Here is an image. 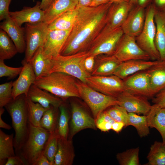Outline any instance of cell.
<instances>
[{"instance_id": "obj_52", "label": "cell", "mask_w": 165, "mask_h": 165, "mask_svg": "<svg viewBox=\"0 0 165 165\" xmlns=\"http://www.w3.org/2000/svg\"><path fill=\"white\" fill-rule=\"evenodd\" d=\"M35 165H52V164L43 154L39 158Z\"/></svg>"}, {"instance_id": "obj_2", "label": "cell", "mask_w": 165, "mask_h": 165, "mask_svg": "<svg viewBox=\"0 0 165 165\" xmlns=\"http://www.w3.org/2000/svg\"><path fill=\"white\" fill-rule=\"evenodd\" d=\"M26 98L25 94H21L5 107L11 117L15 132L13 143L16 155L27 139L29 133V122Z\"/></svg>"}, {"instance_id": "obj_15", "label": "cell", "mask_w": 165, "mask_h": 165, "mask_svg": "<svg viewBox=\"0 0 165 165\" xmlns=\"http://www.w3.org/2000/svg\"><path fill=\"white\" fill-rule=\"evenodd\" d=\"M145 8L137 5L128 13L121 27L124 34L136 37L141 33L145 19Z\"/></svg>"}, {"instance_id": "obj_13", "label": "cell", "mask_w": 165, "mask_h": 165, "mask_svg": "<svg viewBox=\"0 0 165 165\" xmlns=\"http://www.w3.org/2000/svg\"><path fill=\"white\" fill-rule=\"evenodd\" d=\"M147 70L138 72L123 79L125 90L148 99L152 98L154 95Z\"/></svg>"}, {"instance_id": "obj_30", "label": "cell", "mask_w": 165, "mask_h": 165, "mask_svg": "<svg viewBox=\"0 0 165 165\" xmlns=\"http://www.w3.org/2000/svg\"><path fill=\"white\" fill-rule=\"evenodd\" d=\"M77 7L67 11L57 17L48 25L49 30H68L72 29L78 12Z\"/></svg>"}, {"instance_id": "obj_9", "label": "cell", "mask_w": 165, "mask_h": 165, "mask_svg": "<svg viewBox=\"0 0 165 165\" xmlns=\"http://www.w3.org/2000/svg\"><path fill=\"white\" fill-rule=\"evenodd\" d=\"M24 28L26 46L23 66L28 63L39 47H43L49 30L48 25L43 22L26 23Z\"/></svg>"}, {"instance_id": "obj_12", "label": "cell", "mask_w": 165, "mask_h": 165, "mask_svg": "<svg viewBox=\"0 0 165 165\" xmlns=\"http://www.w3.org/2000/svg\"><path fill=\"white\" fill-rule=\"evenodd\" d=\"M71 116L69 124L68 139L72 140L73 136L81 130L86 129L96 130L95 121L80 105L72 102Z\"/></svg>"}, {"instance_id": "obj_32", "label": "cell", "mask_w": 165, "mask_h": 165, "mask_svg": "<svg viewBox=\"0 0 165 165\" xmlns=\"http://www.w3.org/2000/svg\"><path fill=\"white\" fill-rule=\"evenodd\" d=\"M147 158L146 165H165V144L155 141L151 145Z\"/></svg>"}, {"instance_id": "obj_5", "label": "cell", "mask_w": 165, "mask_h": 165, "mask_svg": "<svg viewBox=\"0 0 165 165\" xmlns=\"http://www.w3.org/2000/svg\"><path fill=\"white\" fill-rule=\"evenodd\" d=\"M88 56L87 51H85L67 56L59 54L52 57L50 73H65L86 83V79L91 75L86 70L84 66L85 60Z\"/></svg>"}, {"instance_id": "obj_16", "label": "cell", "mask_w": 165, "mask_h": 165, "mask_svg": "<svg viewBox=\"0 0 165 165\" xmlns=\"http://www.w3.org/2000/svg\"><path fill=\"white\" fill-rule=\"evenodd\" d=\"M71 30H49L43 47L45 53L51 57L60 54Z\"/></svg>"}, {"instance_id": "obj_55", "label": "cell", "mask_w": 165, "mask_h": 165, "mask_svg": "<svg viewBox=\"0 0 165 165\" xmlns=\"http://www.w3.org/2000/svg\"><path fill=\"white\" fill-rule=\"evenodd\" d=\"M110 2V0H93L90 6L96 7Z\"/></svg>"}, {"instance_id": "obj_50", "label": "cell", "mask_w": 165, "mask_h": 165, "mask_svg": "<svg viewBox=\"0 0 165 165\" xmlns=\"http://www.w3.org/2000/svg\"><path fill=\"white\" fill-rule=\"evenodd\" d=\"M5 109L3 108H0V127L9 130L11 129V127L9 124L5 122L2 120V116L4 113Z\"/></svg>"}, {"instance_id": "obj_21", "label": "cell", "mask_w": 165, "mask_h": 165, "mask_svg": "<svg viewBox=\"0 0 165 165\" xmlns=\"http://www.w3.org/2000/svg\"><path fill=\"white\" fill-rule=\"evenodd\" d=\"M27 97L35 103H37L46 108L51 106L59 108L63 102V100L49 92L42 89L35 84L31 86Z\"/></svg>"}, {"instance_id": "obj_49", "label": "cell", "mask_w": 165, "mask_h": 165, "mask_svg": "<svg viewBox=\"0 0 165 165\" xmlns=\"http://www.w3.org/2000/svg\"><path fill=\"white\" fill-rule=\"evenodd\" d=\"M153 3L158 9L165 12V0H153Z\"/></svg>"}, {"instance_id": "obj_45", "label": "cell", "mask_w": 165, "mask_h": 165, "mask_svg": "<svg viewBox=\"0 0 165 165\" xmlns=\"http://www.w3.org/2000/svg\"><path fill=\"white\" fill-rule=\"evenodd\" d=\"M95 57L93 56H88L86 57L84 61L85 69L91 75L94 65Z\"/></svg>"}, {"instance_id": "obj_24", "label": "cell", "mask_w": 165, "mask_h": 165, "mask_svg": "<svg viewBox=\"0 0 165 165\" xmlns=\"http://www.w3.org/2000/svg\"><path fill=\"white\" fill-rule=\"evenodd\" d=\"M78 0H53L45 10L43 22L48 25L64 13L76 9Z\"/></svg>"}, {"instance_id": "obj_59", "label": "cell", "mask_w": 165, "mask_h": 165, "mask_svg": "<svg viewBox=\"0 0 165 165\" xmlns=\"http://www.w3.org/2000/svg\"><path fill=\"white\" fill-rule=\"evenodd\" d=\"M165 64V61H162Z\"/></svg>"}, {"instance_id": "obj_39", "label": "cell", "mask_w": 165, "mask_h": 165, "mask_svg": "<svg viewBox=\"0 0 165 165\" xmlns=\"http://www.w3.org/2000/svg\"><path fill=\"white\" fill-rule=\"evenodd\" d=\"M59 137L56 129L50 132L45 147L43 154L47 158L52 165H54L55 156L58 148Z\"/></svg>"}, {"instance_id": "obj_25", "label": "cell", "mask_w": 165, "mask_h": 165, "mask_svg": "<svg viewBox=\"0 0 165 165\" xmlns=\"http://www.w3.org/2000/svg\"><path fill=\"white\" fill-rule=\"evenodd\" d=\"M52 58L45 53L42 46L39 47L36 51L28 62L32 67L36 79L50 73Z\"/></svg>"}, {"instance_id": "obj_6", "label": "cell", "mask_w": 165, "mask_h": 165, "mask_svg": "<svg viewBox=\"0 0 165 165\" xmlns=\"http://www.w3.org/2000/svg\"><path fill=\"white\" fill-rule=\"evenodd\" d=\"M124 34L121 27L112 28L106 24L87 50L88 56L113 55L117 45Z\"/></svg>"}, {"instance_id": "obj_47", "label": "cell", "mask_w": 165, "mask_h": 165, "mask_svg": "<svg viewBox=\"0 0 165 165\" xmlns=\"http://www.w3.org/2000/svg\"><path fill=\"white\" fill-rule=\"evenodd\" d=\"M25 163L19 156L16 155L9 158L5 165H25Z\"/></svg>"}, {"instance_id": "obj_35", "label": "cell", "mask_w": 165, "mask_h": 165, "mask_svg": "<svg viewBox=\"0 0 165 165\" xmlns=\"http://www.w3.org/2000/svg\"><path fill=\"white\" fill-rule=\"evenodd\" d=\"M128 126L134 127L140 138L147 136L150 133L146 115L140 116L133 113H128Z\"/></svg>"}, {"instance_id": "obj_7", "label": "cell", "mask_w": 165, "mask_h": 165, "mask_svg": "<svg viewBox=\"0 0 165 165\" xmlns=\"http://www.w3.org/2000/svg\"><path fill=\"white\" fill-rule=\"evenodd\" d=\"M156 8L150 4L145 10V19L144 26L140 34L136 37L137 43L149 56L153 61H160L159 53L155 44L156 25L154 16Z\"/></svg>"}, {"instance_id": "obj_57", "label": "cell", "mask_w": 165, "mask_h": 165, "mask_svg": "<svg viewBox=\"0 0 165 165\" xmlns=\"http://www.w3.org/2000/svg\"><path fill=\"white\" fill-rule=\"evenodd\" d=\"M112 3L119 2H129V0H110Z\"/></svg>"}, {"instance_id": "obj_23", "label": "cell", "mask_w": 165, "mask_h": 165, "mask_svg": "<svg viewBox=\"0 0 165 165\" xmlns=\"http://www.w3.org/2000/svg\"><path fill=\"white\" fill-rule=\"evenodd\" d=\"M121 62L114 55H101L95 57L92 75L107 76L114 75Z\"/></svg>"}, {"instance_id": "obj_22", "label": "cell", "mask_w": 165, "mask_h": 165, "mask_svg": "<svg viewBox=\"0 0 165 165\" xmlns=\"http://www.w3.org/2000/svg\"><path fill=\"white\" fill-rule=\"evenodd\" d=\"M159 61L132 60L120 63L114 75L122 79L140 71L148 69Z\"/></svg>"}, {"instance_id": "obj_18", "label": "cell", "mask_w": 165, "mask_h": 165, "mask_svg": "<svg viewBox=\"0 0 165 165\" xmlns=\"http://www.w3.org/2000/svg\"><path fill=\"white\" fill-rule=\"evenodd\" d=\"M134 6L130 1L112 3L107 13L106 24L112 28L121 27Z\"/></svg>"}, {"instance_id": "obj_10", "label": "cell", "mask_w": 165, "mask_h": 165, "mask_svg": "<svg viewBox=\"0 0 165 165\" xmlns=\"http://www.w3.org/2000/svg\"><path fill=\"white\" fill-rule=\"evenodd\" d=\"M86 83L100 92L116 98L125 91L123 79L114 75H91L86 79Z\"/></svg>"}, {"instance_id": "obj_42", "label": "cell", "mask_w": 165, "mask_h": 165, "mask_svg": "<svg viewBox=\"0 0 165 165\" xmlns=\"http://www.w3.org/2000/svg\"><path fill=\"white\" fill-rule=\"evenodd\" d=\"M4 61L0 60V77H6L9 79H13L21 72L23 66L14 68L8 66L4 63Z\"/></svg>"}, {"instance_id": "obj_11", "label": "cell", "mask_w": 165, "mask_h": 165, "mask_svg": "<svg viewBox=\"0 0 165 165\" xmlns=\"http://www.w3.org/2000/svg\"><path fill=\"white\" fill-rule=\"evenodd\" d=\"M113 55L121 62L132 60H151L149 55L137 43L135 37L124 34Z\"/></svg>"}, {"instance_id": "obj_31", "label": "cell", "mask_w": 165, "mask_h": 165, "mask_svg": "<svg viewBox=\"0 0 165 165\" xmlns=\"http://www.w3.org/2000/svg\"><path fill=\"white\" fill-rule=\"evenodd\" d=\"M13 134H8L0 130V165H5L7 159L16 156Z\"/></svg>"}, {"instance_id": "obj_58", "label": "cell", "mask_w": 165, "mask_h": 165, "mask_svg": "<svg viewBox=\"0 0 165 165\" xmlns=\"http://www.w3.org/2000/svg\"><path fill=\"white\" fill-rule=\"evenodd\" d=\"M137 0H129L130 2L134 6L137 5Z\"/></svg>"}, {"instance_id": "obj_51", "label": "cell", "mask_w": 165, "mask_h": 165, "mask_svg": "<svg viewBox=\"0 0 165 165\" xmlns=\"http://www.w3.org/2000/svg\"><path fill=\"white\" fill-rule=\"evenodd\" d=\"M125 127L124 124L120 122H115L112 124V130L117 133H119Z\"/></svg>"}, {"instance_id": "obj_27", "label": "cell", "mask_w": 165, "mask_h": 165, "mask_svg": "<svg viewBox=\"0 0 165 165\" xmlns=\"http://www.w3.org/2000/svg\"><path fill=\"white\" fill-rule=\"evenodd\" d=\"M154 20L156 30L155 44L161 61H165V12L156 8Z\"/></svg>"}, {"instance_id": "obj_46", "label": "cell", "mask_w": 165, "mask_h": 165, "mask_svg": "<svg viewBox=\"0 0 165 165\" xmlns=\"http://www.w3.org/2000/svg\"><path fill=\"white\" fill-rule=\"evenodd\" d=\"M102 122H107L112 124L115 121L105 110L101 113L95 120L96 124Z\"/></svg>"}, {"instance_id": "obj_17", "label": "cell", "mask_w": 165, "mask_h": 165, "mask_svg": "<svg viewBox=\"0 0 165 165\" xmlns=\"http://www.w3.org/2000/svg\"><path fill=\"white\" fill-rule=\"evenodd\" d=\"M40 3V2L38 1L33 7L24 6L20 11L10 12V16L20 27L24 23L43 22L45 11L41 9Z\"/></svg>"}, {"instance_id": "obj_34", "label": "cell", "mask_w": 165, "mask_h": 165, "mask_svg": "<svg viewBox=\"0 0 165 165\" xmlns=\"http://www.w3.org/2000/svg\"><path fill=\"white\" fill-rule=\"evenodd\" d=\"M59 108L51 106L44 113L40 121V126L50 132L57 128L59 116Z\"/></svg>"}, {"instance_id": "obj_1", "label": "cell", "mask_w": 165, "mask_h": 165, "mask_svg": "<svg viewBox=\"0 0 165 165\" xmlns=\"http://www.w3.org/2000/svg\"><path fill=\"white\" fill-rule=\"evenodd\" d=\"M112 3L96 7H77L74 24L60 54L67 56L87 51L106 25L107 13Z\"/></svg>"}, {"instance_id": "obj_54", "label": "cell", "mask_w": 165, "mask_h": 165, "mask_svg": "<svg viewBox=\"0 0 165 165\" xmlns=\"http://www.w3.org/2000/svg\"><path fill=\"white\" fill-rule=\"evenodd\" d=\"M53 0H42L41 2L40 7L45 11L48 7Z\"/></svg>"}, {"instance_id": "obj_56", "label": "cell", "mask_w": 165, "mask_h": 165, "mask_svg": "<svg viewBox=\"0 0 165 165\" xmlns=\"http://www.w3.org/2000/svg\"><path fill=\"white\" fill-rule=\"evenodd\" d=\"M153 0H137V5L145 8L150 4Z\"/></svg>"}, {"instance_id": "obj_14", "label": "cell", "mask_w": 165, "mask_h": 165, "mask_svg": "<svg viewBox=\"0 0 165 165\" xmlns=\"http://www.w3.org/2000/svg\"><path fill=\"white\" fill-rule=\"evenodd\" d=\"M118 105L124 108L128 113L147 115L152 105L146 97L131 94L125 90L116 98Z\"/></svg>"}, {"instance_id": "obj_43", "label": "cell", "mask_w": 165, "mask_h": 165, "mask_svg": "<svg viewBox=\"0 0 165 165\" xmlns=\"http://www.w3.org/2000/svg\"><path fill=\"white\" fill-rule=\"evenodd\" d=\"M12 0H0V20H4L10 16L9 7Z\"/></svg>"}, {"instance_id": "obj_3", "label": "cell", "mask_w": 165, "mask_h": 165, "mask_svg": "<svg viewBox=\"0 0 165 165\" xmlns=\"http://www.w3.org/2000/svg\"><path fill=\"white\" fill-rule=\"evenodd\" d=\"M77 79L65 73L54 72L36 79L34 84L63 100L72 97L80 98Z\"/></svg>"}, {"instance_id": "obj_20", "label": "cell", "mask_w": 165, "mask_h": 165, "mask_svg": "<svg viewBox=\"0 0 165 165\" xmlns=\"http://www.w3.org/2000/svg\"><path fill=\"white\" fill-rule=\"evenodd\" d=\"M0 29L5 31L15 44L19 53L25 52V29L19 26L10 16L1 23Z\"/></svg>"}, {"instance_id": "obj_8", "label": "cell", "mask_w": 165, "mask_h": 165, "mask_svg": "<svg viewBox=\"0 0 165 165\" xmlns=\"http://www.w3.org/2000/svg\"><path fill=\"white\" fill-rule=\"evenodd\" d=\"M77 85L80 98L90 108L95 121L102 112L119 104L116 98L100 92L78 79Z\"/></svg>"}, {"instance_id": "obj_48", "label": "cell", "mask_w": 165, "mask_h": 165, "mask_svg": "<svg viewBox=\"0 0 165 165\" xmlns=\"http://www.w3.org/2000/svg\"><path fill=\"white\" fill-rule=\"evenodd\" d=\"M97 127L103 132L108 131L112 130V124L107 122H102L96 124Z\"/></svg>"}, {"instance_id": "obj_19", "label": "cell", "mask_w": 165, "mask_h": 165, "mask_svg": "<svg viewBox=\"0 0 165 165\" xmlns=\"http://www.w3.org/2000/svg\"><path fill=\"white\" fill-rule=\"evenodd\" d=\"M23 66L22 70L18 78L13 82V99L23 94L27 97L31 86L34 83L36 79L34 71L29 63Z\"/></svg>"}, {"instance_id": "obj_33", "label": "cell", "mask_w": 165, "mask_h": 165, "mask_svg": "<svg viewBox=\"0 0 165 165\" xmlns=\"http://www.w3.org/2000/svg\"><path fill=\"white\" fill-rule=\"evenodd\" d=\"M18 53L15 44L9 36L0 29V60L10 59Z\"/></svg>"}, {"instance_id": "obj_38", "label": "cell", "mask_w": 165, "mask_h": 165, "mask_svg": "<svg viewBox=\"0 0 165 165\" xmlns=\"http://www.w3.org/2000/svg\"><path fill=\"white\" fill-rule=\"evenodd\" d=\"M139 147H138L118 153L117 160L121 165H139Z\"/></svg>"}, {"instance_id": "obj_44", "label": "cell", "mask_w": 165, "mask_h": 165, "mask_svg": "<svg viewBox=\"0 0 165 165\" xmlns=\"http://www.w3.org/2000/svg\"><path fill=\"white\" fill-rule=\"evenodd\" d=\"M152 102L160 108H165V88L154 96L152 98Z\"/></svg>"}, {"instance_id": "obj_37", "label": "cell", "mask_w": 165, "mask_h": 165, "mask_svg": "<svg viewBox=\"0 0 165 165\" xmlns=\"http://www.w3.org/2000/svg\"><path fill=\"white\" fill-rule=\"evenodd\" d=\"M59 108V116L56 130L60 138L67 139L69 131V113L63 102Z\"/></svg>"}, {"instance_id": "obj_29", "label": "cell", "mask_w": 165, "mask_h": 165, "mask_svg": "<svg viewBox=\"0 0 165 165\" xmlns=\"http://www.w3.org/2000/svg\"><path fill=\"white\" fill-rule=\"evenodd\" d=\"M147 116L149 127L157 130L165 144V108H160L153 104Z\"/></svg>"}, {"instance_id": "obj_41", "label": "cell", "mask_w": 165, "mask_h": 165, "mask_svg": "<svg viewBox=\"0 0 165 165\" xmlns=\"http://www.w3.org/2000/svg\"><path fill=\"white\" fill-rule=\"evenodd\" d=\"M13 82L11 81L0 85V108L5 107L13 99Z\"/></svg>"}, {"instance_id": "obj_36", "label": "cell", "mask_w": 165, "mask_h": 165, "mask_svg": "<svg viewBox=\"0 0 165 165\" xmlns=\"http://www.w3.org/2000/svg\"><path fill=\"white\" fill-rule=\"evenodd\" d=\"M26 102L29 123L34 126H40L41 119L48 108H44L39 104L33 102L27 97Z\"/></svg>"}, {"instance_id": "obj_28", "label": "cell", "mask_w": 165, "mask_h": 165, "mask_svg": "<svg viewBox=\"0 0 165 165\" xmlns=\"http://www.w3.org/2000/svg\"><path fill=\"white\" fill-rule=\"evenodd\" d=\"M147 70L154 97L165 88V64L160 60L157 64Z\"/></svg>"}, {"instance_id": "obj_40", "label": "cell", "mask_w": 165, "mask_h": 165, "mask_svg": "<svg viewBox=\"0 0 165 165\" xmlns=\"http://www.w3.org/2000/svg\"><path fill=\"white\" fill-rule=\"evenodd\" d=\"M105 111L115 122L123 123L125 127L128 126V113L123 107L116 105L109 107Z\"/></svg>"}, {"instance_id": "obj_53", "label": "cell", "mask_w": 165, "mask_h": 165, "mask_svg": "<svg viewBox=\"0 0 165 165\" xmlns=\"http://www.w3.org/2000/svg\"><path fill=\"white\" fill-rule=\"evenodd\" d=\"M93 0H78V3L77 7L90 6Z\"/></svg>"}, {"instance_id": "obj_4", "label": "cell", "mask_w": 165, "mask_h": 165, "mask_svg": "<svg viewBox=\"0 0 165 165\" xmlns=\"http://www.w3.org/2000/svg\"><path fill=\"white\" fill-rule=\"evenodd\" d=\"M50 132L40 126L35 127L29 123L27 138L18 154L25 164L35 165L39 158L43 154Z\"/></svg>"}, {"instance_id": "obj_26", "label": "cell", "mask_w": 165, "mask_h": 165, "mask_svg": "<svg viewBox=\"0 0 165 165\" xmlns=\"http://www.w3.org/2000/svg\"><path fill=\"white\" fill-rule=\"evenodd\" d=\"M75 156L72 140L59 137L54 165H72Z\"/></svg>"}]
</instances>
